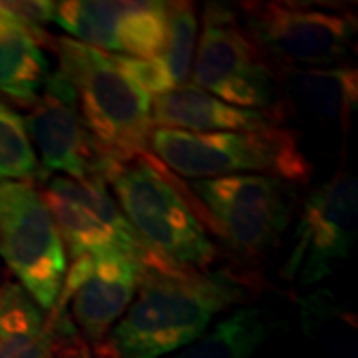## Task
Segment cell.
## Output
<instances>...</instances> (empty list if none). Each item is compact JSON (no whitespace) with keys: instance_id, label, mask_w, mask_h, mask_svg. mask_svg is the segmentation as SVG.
Returning <instances> with one entry per match:
<instances>
[{"instance_id":"2e32d148","label":"cell","mask_w":358,"mask_h":358,"mask_svg":"<svg viewBox=\"0 0 358 358\" xmlns=\"http://www.w3.org/2000/svg\"><path fill=\"white\" fill-rule=\"evenodd\" d=\"M48 76L42 42L0 2V92L20 106H34Z\"/></svg>"},{"instance_id":"ba28073f","label":"cell","mask_w":358,"mask_h":358,"mask_svg":"<svg viewBox=\"0 0 358 358\" xmlns=\"http://www.w3.org/2000/svg\"><path fill=\"white\" fill-rule=\"evenodd\" d=\"M239 8L249 38L281 68L341 64L355 42L357 16L334 4L243 2Z\"/></svg>"},{"instance_id":"9a60e30c","label":"cell","mask_w":358,"mask_h":358,"mask_svg":"<svg viewBox=\"0 0 358 358\" xmlns=\"http://www.w3.org/2000/svg\"><path fill=\"white\" fill-rule=\"evenodd\" d=\"M199 36L197 8L192 2H169L167 10V36L162 52L150 58L114 56L120 70L152 100L169 90L187 84L192 74L193 56Z\"/></svg>"},{"instance_id":"7c38bea8","label":"cell","mask_w":358,"mask_h":358,"mask_svg":"<svg viewBox=\"0 0 358 358\" xmlns=\"http://www.w3.org/2000/svg\"><path fill=\"white\" fill-rule=\"evenodd\" d=\"M169 2L157 0H66L56 2L52 22L102 52L155 58L167 36Z\"/></svg>"},{"instance_id":"e0dca14e","label":"cell","mask_w":358,"mask_h":358,"mask_svg":"<svg viewBox=\"0 0 358 358\" xmlns=\"http://www.w3.org/2000/svg\"><path fill=\"white\" fill-rule=\"evenodd\" d=\"M277 80L294 102L310 114L348 124L358 103V74L355 68H279Z\"/></svg>"},{"instance_id":"3957f363","label":"cell","mask_w":358,"mask_h":358,"mask_svg":"<svg viewBox=\"0 0 358 358\" xmlns=\"http://www.w3.org/2000/svg\"><path fill=\"white\" fill-rule=\"evenodd\" d=\"M48 46L103 155L110 162H126L150 154L152 98L120 70L114 56L72 38H52Z\"/></svg>"},{"instance_id":"6da1fadb","label":"cell","mask_w":358,"mask_h":358,"mask_svg":"<svg viewBox=\"0 0 358 358\" xmlns=\"http://www.w3.org/2000/svg\"><path fill=\"white\" fill-rule=\"evenodd\" d=\"M231 271H176L141 277L128 310L98 346L108 358H162L195 343L219 313L247 299Z\"/></svg>"},{"instance_id":"9c48e42d","label":"cell","mask_w":358,"mask_h":358,"mask_svg":"<svg viewBox=\"0 0 358 358\" xmlns=\"http://www.w3.org/2000/svg\"><path fill=\"white\" fill-rule=\"evenodd\" d=\"M0 257L34 303L52 310L68 259L42 195L26 181H0Z\"/></svg>"},{"instance_id":"ac0fdd59","label":"cell","mask_w":358,"mask_h":358,"mask_svg":"<svg viewBox=\"0 0 358 358\" xmlns=\"http://www.w3.org/2000/svg\"><path fill=\"white\" fill-rule=\"evenodd\" d=\"M50 320L18 282L0 287V358H54Z\"/></svg>"},{"instance_id":"8fae6325","label":"cell","mask_w":358,"mask_h":358,"mask_svg":"<svg viewBox=\"0 0 358 358\" xmlns=\"http://www.w3.org/2000/svg\"><path fill=\"white\" fill-rule=\"evenodd\" d=\"M145 268L124 255H82L66 271L54 313L90 346H100L128 310Z\"/></svg>"},{"instance_id":"52a82bcc","label":"cell","mask_w":358,"mask_h":358,"mask_svg":"<svg viewBox=\"0 0 358 358\" xmlns=\"http://www.w3.org/2000/svg\"><path fill=\"white\" fill-rule=\"evenodd\" d=\"M203 221L237 253L275 249L293 215L289 183L268 176L195 179L185 185Z\"/></svg>"},{"instance_id":"8992f818","label":"cell","mask_w":358,"mask_h":358,"mask_svg":"<svg viewBox=\"0 0 358 358\" xmlns=\"http://www.w3.org/2000/svg\"><path fill=\"white\" fill-rule=\"evenodd\" d=\"M192 76L197 88L235 108H281L277 72L245 32L239 13L227 4L211 2L205 6Z\"/></svg>"},{"instance_id":"44dd1931","label":"cell","mask_w":358,"mask_h":358,"mask_svg":"<svg viewBox=\"0 0 358 358\" xmlns=\"http://www.w3.org/2000/svg\"><path fill=\"white\" fill-rule=\"evenodd\" d=\"M56 346H54V358H108L98 346H90L84 338L76 333V329L68 322H56L52 324Z\"/></svg>"},{"instance_id":"277c9868","label":"cell","mask_w":358,"mask_h":358,"mask_svg":"<svg viewBox=\"0 0 358 358\" xmlns=\"http://www.w3.org/2000/svg\"><path fill=\"white\" fill-rule=\"evenodd\" d=\"M150 154L173 176L189 179L268 176L301 185L313 176V164L285 126L215 134L154 128Z\"/></svg>"},{"instance_id":"5b68a950","label":"cell","mask_w":358,"mask_h":358,"mask_svg":"<svg viewBox=\"0 0 358 358\" xmlns=\"http://www.w3.org/2000/svg\"><path fill=\"white\" fill-rule=\"evenodd\" d=\"M40 195L58 227L62 243H66L70 259L82 255H124L141 265L145 273L181 271L143 243L122 213L106 179L100 176L88 179L54 176L50 181H44Z\"/></svg>"},{"instance_id":"5bb4252c","label":"cell","mask_w":358,"mask_h":358,"mask_svg":"<svg viewBox=\"0 0 358 358\" xmlns=\"http://www.w3.org/2000/svg\"><path fill=\"white\" fill-rule=\"evenodd\" d=\"M154 128L181 129L192 134L257 131L285 124L279 110H245L221 102L195 84H183L152 100Z\"/></svg>"},{"instance_id":"7a4b0ae2","label":"cell","mask_w":358,"mask_h":358,"mask_svg":"<svg viewBox=\"0 0 358 358\" xmlns=\"http://www.w3.org/2000/svg\"><path fill=\"white\" fill-rule=\"evenodd\" d=\"M131 227L152 251L181 271L205 273L219 251L181 183L152 154L115 162L106 173Z\"/></svg>"},{"instance_id":"4fadbf2b","label":"cell","mask_w":358,"mask_h":358,"mask_svg":"<svg viewBox=\"0 0 358 358\" xmlns=\"http://www.w3.org/2000/svg\"><path fill=\"white\" fill-rule=\"evenodd\" d=\"M28 138L36 143L40 171L62 173L70 179H106L112 167L86 128L74 88L58 70L48 76L32 112L24 120Z\"/></svg>"},{"instance_id":"30bf717a","label":"cell","mask_w":358,"mask_h":358,"mask_svg":"<svg viewBox=\"0 0 358 358\" xmlns=\"http://www.w3.org/2000/svg\"><path fill=\"white\" fill-rule=\"evenodd\" d=\"M358 185L352 173L341 171L307 197L293 233V249L282 279L303 287L333 275L350 255L357 239Z\"/></svg>"},{"instance_id":"ffe728a7","label":"cell","mask_w":358,"mask_h":358,"mask_svg":"<svg viewBox=\"0 0 358 358\" xmlns=\"http://www.w3.org/2000/svg\"><path fill=\"white\" fill-rule=\"evenodd\" d=\"M40 171L24 117L0 100V181H26Z\"/></svg>"},{"instance_id":"d6986e66","label":"cell","mask_w":358,"mask_h":358,"mask_svg":"<svg viewBox=\"0 0 358 358\" xmlns=\"http://www.w3.org/2000/svg\"><path fill=\"white\" fill-rule=\"evenodd\" d=\"M265 338L263 313L253 307L239 308L171 358H251Z\"/></svg>"}]
</instances>
